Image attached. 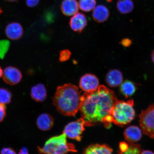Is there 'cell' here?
Returning a JSON list of instances; mask_svg holds the SVG:
<instances>
[{"mask_svg": "<svg viewBox=\"0 0 154 154\" xmlns=\"http://www.w3.org/2000/svg\"><path fill=\"white\" fill-rule=\"evenodd\" d=\"M118 100L114 91L104 85L99 86L95 91L85 92L82 96L79 109L85 126H91L98 123H104Z\"/></svg>", "mask_w": 154, "mask_h": 154, "instance_id": "1", "label": "cell"}, {"mask_svg": "<svg viewBox=\"0 0 154 154\" xmlns=\"http://www.w3.org/2000/svg\"><path fill=\"white\" fill-rule=\"evenodd\" d=\"M82 96L75 85L65 84L58 87L53 98V104L61 114L74 116L79 110Z\"/></svg>", "mask_w": 154, "mask_h": 154, "instance_id": "2", "label": "cell"}, {"mask_svg": "<svg viewBox=\"0 0 154 154\" xmlns=\"http://www.w3.org/2000/svg\"><path fill=\"white\" fill-rule=\"evenodd\" d=\"M134 101L130 100L127 101H117L113 106L109 115L106 117V127L112 123L117 126H124L134 120L135 112L134 109Z\"/></svg>", "mask_w": 154, "mask_h": 154, "instance_id": "3", "label": "cell"}, {"mask_svg": "<svg viewBox=\"0 0 154 154\" xmlns=\"http://www.w3.org/2000/svg\"><path fill=\"white\" fill-rule=\"evenodd\" d=\"M66 138V136L63 133L60 135L53 137L46 142L43 147H38V151L40 153L49 154L76 152L74 144L68 143Z\"/></svg>", "mask_w": 154, "mask_h": 154, "instance_id": "4", "label": "cell"}, {"mask_svg": "<svg viewBox=\"0 0 154 154\" xmlns=\"http://www.w3.org/2000/svg\"><path fill=\"white\" fill-rule=\"evenodd\" d=\"M139 118L140 126L143 134L154 139V103L142 111Z\"/></svg>", "mask_w": 154, "mask_h": 154, "instance_id": "5", "label": "cell"}, {"mask_svg": "<svg viewBox=\"0 0 154 154\" xmlns=\"http://www.w3.org/2000/svg\"><path fill=\"white\" fill-rule=\"evenodd\" d=\"M84 124L81 118L69 123L63 130V133L70 139L80 141L85 130Z\"/></svg>", "mask_w": 154, "mask_h": 154, "instance_id": "6", "label": "cell"}, {"mask_svg": "<svg viewBox=\"0 0 154 154\" xmlns=\"http://www.w3.org/2000/svg\"><path fill=\"white\" fill-rule=\"evenodd\" d=\"M99 85V79L92 74L84 75L81 78L80 80V87L85 92L95 91L98 89Z\"/></svg>", "mask_w": 154, "mask_h": 154, "instance_id": "7", "label": "cell"}, {"mask_svg": "<svg viewBox=\"0 0 154 154\" xmlns=\"http://www.w3.org/2000/svg\"><path fill=\"white\" fill-rule=\"evenodd\" d=\"M2 76L5 82L10 85L19 83L22 78L20 71L16 67L11 66L6 67L3 71Z\"/></svg>", "mask_w": 154, "mask_h": 154, "instance_id": "8", "label": "cell"}, {"mask_svg": "<svg viewBox=\"0 0 154 154\" xmlns=\"http://www.w3.org/2000/svg\"><path fill=\"white\" fill-rule=\"evenodd\" d=\"M85 15L82 13H77L73 15L70 21V26L74 32H80L87 25Z\"/></svg>", "mask_w": 154, "mask_h": 154, "instance_id": "9", "label": "cell"}, {"mask_svg": "<svg viewBox=\"0 0 154 154\" xmlns=\"http://www.w3.org/2000/svg\"><path fill=\"white\" fill-rule=\"evenodd\" d=\"M123 80L122 73L117 69H111L106 75L105 82L111 87L115 88L120 86L122 84Z\"/></svg>", "mask_w": 154, "mask_h": 154, "instance_id": "10", "label": "cell"}, {"mask_svg": "<svg viewBox=\"0 0 154 154\" xmlns=\"http://www.w3.org/2000/svg\"><path fill=\"white\" fill-rule=\"evenodd\" d=\"M6 35L10 39L17 40L23 35V29L21 25L17 22H12L7 25L5 28Z\"/></svg>", "mask_w": 154, "mask_h": 154, "instance_id": "11", "label": "cell"}, {"mask_svg": "<svg viewBox=\"0 0 154 154\" xmlns=\"http://www.w3.org/2000/svg\"><path fill=\"white\" fill-rule=\"evenodd\" d=\"M109 11L105 6L99 5L93 10L92 16L94 20L98 23L106 22L109 18Z\"/></svg>", "mask_w": 154, "mask_h": 154, "instance_id": "12", "label": "cell"}, {"mask_svg": "<svg viewBox=\"0 0 154 154\" xmlns=\"http://www.w3.org/2000/svg\"><path fill=\"white\" fill-rule=\"evenodd\" d=\"M79 8L76 0H63L61 4V11L66 16H73L78 12Z\"/></svg>", "mask_w": 154, "mask_h": 154, "instance_id": "13", "label": "cell"}, {"mask_svg": "<svg viewBox=\"0 0 154 154\" xmlns=\"http://www.w3.org/2000/svg\"><path fill=\"white\" fill-rule=\"evenodd\" d=\"M124 136L125 139L128 142H137L142 137L141 130L137 126H130L125 130Z\"/></svg>", "mask_w": 154, "mask_h": 154, "instance_id": "14", "label": "cell"}, {"mask_svg": "<svg viewBox=\"0 0 154 154\" xmlns=\"http://www.w3.org/2000/svg\"><path fill=\"white\" fill-rule=\"evenodd\" d=\"M36 124L38 128L42 131L49 130L53 126V119L51 115L44 113L38 116Z\"/></svg>", "mask_w": 154, "mask_h": 154, "instance_id": "15", "label": "cell"}, {"mask_svg": "<svg viewBox=\"0 0 154 154\" xmlns=\"http://www.w3.org/2000/svg\"><path fill=\"white\" fill-rule=\"evenodd\" d=\"M31 95L32 99L37 102L45 100L47 96V90L43 84H38L32 88Z\"/></svg>", "mask_w": 154, "mask_h": 154, "instance_id": "16", "label": "cell"}, {"mask_svg": "<svg viewBox=\"0 0 154 154\" xmlns=\"http://www.w3.org/2000/svg\"><path fill=\"white\" fill-rule=\"evenodd\" d=\"M113 150L105 144H94L88 146L85 150V154H111Z\"/></svg>", "mask_w": 154, "mask_h": 154, "instance_id": "17", "label": "cell"}, {"mask_svg": "<svg viewBox=\"0 0 154 154\" xmlns=\"http://www.w3.org/2000/svg\"><path fill=\"white\" fill-rule=\"evenodd\" d=\"M117 8L121 14H126L132 12L134 5L132 0H119L117 3Z\"/></svg>", "mask_w": 154, "mask_h": 154, "instance_id": "18", "label": "cell"}, {"mask_svg": "<svg viewBox=\"0 0 154 154\" xmlns=\"http://www.w3.org/2000/svg\"><path fill=\"white\" fill-rule=\"evenodd\" d=\"M121 85V91L126 98L132 96L136 91V85L130 80L125 81Z\"/></svg>", "mask_w": 154, "mask_h": 154, "instance_id": "19", "label": "cell"}, {"mask_svg": "<svg viewBox=\"0 0 154 154\" xmlns=\"http://www.w3.org/2000/svg\"><path fill=\"white\" fill-rule=\"evenodd\" d=\"M79 8L85 12H89L93 10L96 6V0H79Z\"/></svg>", "mask_w": 154, "mask_h": 154, "instance_id": "20", "label": "cell"}, {"mask_svg": "<svg viewBox=\"0 0 154 154\" xmlns=\"http://www.w3.org/2000/svg\"><path fill=\"white\" fill-rule=\"evenodd\" d=\"M12 95L8 90L0 88V103L7 104L11 103Z\"/></svg>", "mask_w": 154, "mask_h": 154, "instance_id": "21", "label": "cell"}, {"mask_svg": "<svg viewBox=\"0 0 154 154\" xmlns=\"http://www.w3.org/2000/svg\"><path fill=\"white\" fill-rule=\"evenodd\" d=\"M10 43L8 40H0V58L3 59L8 51Z\"/></svg>", "mask_w": 154, "mask_h": 154, "instance_id": "22", "label": "cell"}, {"mask_svg": "<svg viewBox=\"0 0 154 154\" xmlns=\"http://www.w3.org/2000/svg\"><path fill=\"white\" fill-rule=\"evenodd\" d=\"M128 150L124 154H137L140 153L142 151L141 146L139 144H135L133 142L128 143Z\"/></svg>", "mask_w": 154, "mask_h": 154, "instance_id": "23", "label": "cell"}, {"mask_svg": "<svg viewBox=\"0 0 154 154\" xmlns=\"http://www.w3.org/2000/svg\"><path fill=\"white\" fill-rule=\"evenodd\" d=\"M71 55V52L68 50H64L60 51L59 58L61 62H65L69 60Z\"/></svg>", "mask_w": 154, "mask_h": 154, "instance_id": "24", "label": "cell"}, {"mask_svg": "<svg viewBox=\"0 0 154 154\" xmlns=\"http://www.w3.org/2000/svg\"><path fill=\"white\" fill-rule=\"evenodd\" d=\"M6 116V107L5 105L0 103V122L4 119Z\"/></svg>", "mask_w": 154, "mask_h": 154, "instance_id": "25", "label": "cell"}, {"mask_svg": "<svg viewBox=\"0 0 154 154\" xmlns=\"http://www.w3.org/2000/svg\"><path fill=\"white\" fill-rule=\"evenodd\" d=\"M128 143L126 142H121L120 143L119 148H120V153H125L128 149Z\"/></svg>", "mask_w": 154, "mask_h": 154, "instance_id": "26", "label": "cell"}, {"mask_svg": "<svg viewBox=\"0 0 154 154\" xmlns=\"http://www.w3.org/2000/svg\"><path fill=\"white\" fill-rule=\"evenodd\" d=\"M120 44L125 47H129L132 44V40L130 38H123L121 40Z\"/></svg>", "mask_w": 154, "mask_h": 154, "instance_id": "27", "label": "cell"}, {"mask_svg": "<svg viewBox=\"0 0 154 154\" xmlns=\"http://www.w3.org/2000/svg\"><path fill=\"white\" fill-rule=\"evenodd\" d=\"M39 1L40 0H26V3L29 7H34L38 5Z\"/></svg>", "mask_w": 154, "mask_h": 154, "instance_id": "28", "label": "cell"}, {"mask_svg": "<svg viewBox=\"0 0 154 154\" xmlns=\"http://www.w3.org/2000/svg\"><path fill=\"white\" fill-rule=\"evenodd\" d=\"M1 154H16L15 152L13 149L10 148H4L2 150Z\"/></svg>", "mask_w": 154, "mask_h": 154, "instance_id": "29", "label": "cell"}, {"mask_svg": "<svg viewBox=\"0 0 154 154\" xmlns=\"http://www.w3.org/2000/svg\"><path fill=\"white\" fill-rule=\"evenodd\" d=\"M28 153V150L25 147H23L22 149L20 150V152L19 153V154H26Z\"/></svg>", "mask_w": 154, "mask_h": 154, "instance_id": "30", "label": "cell"}, {"mask_svg": "<svg viewBox=\"0 0 154 154\" xmlns=\"http://www.w3.org/2000/svg\"><path fill=\"white\" fill-rule=\"evenodd\" d=\"M152 151H149V150H144V151H142L140 154H154Z\"/></svg>", "mask_w": 154, "mask_h": 154, "instance_id": "31", "label": "cell"}, {"mask_svg": "<svg viewBox=\"0 0 154 154\" xmlns=\"http://www.w3.org/2000/svg\"><path fill=\"white\" fill-rule=\"evenodd\" d=\"M151 57L152 61L154 63V49L151 53Z\"/></svg>", "mask_w": 154, "mask_h": 154, "instance_id": "32", "label": "cell"}, {"mask_svg": "<svg viewBox=\"0 0 154 154\" xmlns=\"http://www.w3.org/2000/svg\"><path fill=\"white\" fill-rule=\"evenodd\" d=\"M3 71L1 66H0V78L2 76Z\"/></svg>", "mask_w": 154, "mask_h": 154, "instance_id": "33", "label": "cell"}, {"mask_svg": "<svg viewBox=\"0 0 154 154\" xmlns=\"http://www.w3.org/2000/svg\"><path fill=\"white\" fill-rule=\"evenodd\" d=\"M6 1H7L8 2H16L18 0H6Z\"/></svg>", "mask_w": 154, "mask_h": 154, "instance_id": "34", "label": "cell"}, {"mask_svg": "<svg viewBox=\"0 0 154 154\" xmlns=\"http://www.w3.org/2000/svg\"><path fill=\"white\" fill-rule=\"evenodd\" d=\"M2 11L1 10V9H0V14H1V13H2Z\"/></svg>", "mask_w": 154, "mask_h": 154, "instance_id": "35", "label": "cell"}]
</instances>
